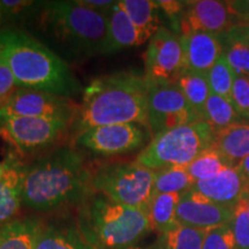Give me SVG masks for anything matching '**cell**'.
I'll list each match as a JSON object with an SVG mask.
<instances>
[{
    "mask_svg": "<svg viewBox=\"0 0 249 249\" xmlns=\"http://www.w3.org/2000/svg\"><path fill=\"white\" fill-rule=\"evenodd\" d=\"M230 166L216 148L210 147L200 154L191 164L187 165V171L195 182L213 178Z\"/></svg>",
    "mask_w": 249,
    "mask_h": 249,
    "instance_id": "cell-29",
    "label": "cell"
},
{
    "mask_svg": "<svg viewBox=\"0 0 249 249\" xmlns=\"http://www.w3.org/2000/svg\"><path fill=\"white\" fill-rule=\"evenodd\" d=\"M40 230L36 220H12L0 226V249H35Z\"/></svg>",
    "mask_w": 249,
    "mask_h": 249,
    "instance_id": "cell-22",
    "label": "cell"
},
{
    "mask_svg": "<svg viewBox=\"0 0 249 249\" xmlns=\"http://www.w3.org/2000/svg\"><path fill=\"white\" fill-rule=\"evenodd\" d=\"M127 249H149V248H142V247H139V246H133V247H129Z\"/></svg>",
    "mask_w": 249,
    "mask_h": 249,
    "instance_id": "cell-43",
    "label": "cell"
},
{
    "mask_svg": "<svg viewBox=\"0 0 249 249\" xmlns=\"http://www.w3.org/2000/svg\"><path fill=\"white\" fill-rule=\"evenodd\" d=\"M158 8L165 14L172 24L174 33L179 35L180 28V18H181L182 12L186 7V1H180V0H160L156 1Z\"/></svg>",
    "mask_w": 249,
    "mask_h": 249,
    "instance_id": "cell-36",
    "label": "cell"
},
{
    "mask_svg": "<svg viewBox=\"0 0 249 249\" xmlns=\"http://www.w3.org/2000/svg\"><path fill=\"white\" fill-rule=\"evenodd\" d=\"M203 120L214 130L227 128L233 124H247L239 116L231 101L214 93H211L208 98Z\"/></svg>",
    "mask_w": 249,
    "mask_h": 249,
    "instance_id": "cell-27",
    "label": "cell"
},
{
    "mask_svg": "<svg viewBox=\"0 0 249 249\" xmlns=\"http://www.w3.org/2000/svg\"><path fill=\"white\" fill-rule=\"evenodd\" d=\"M79 107L70 98L28 88H18L7 104L0 108V118H52L70 123L75 119Z\"/></svg>",
    "mask_w": 249,
    "mask_h": 249,
    "instance_id": "cell-12",
    "label": "cell"
},
{
    "mask_svg": "<svg viewBox=\"0 0 249 249\" xmlns=\"http://www.w3.org/2000/svg\"><path fill=\"white\" fill-rule=\"evenodd\" d=\"M155 171L138 161L105 165L92 174V188L117 203L149 211Z\"/></svg>",
    "mask_w": 249,
    "mask_h": 249,
    "instance_id": "cell-7",
    "label": "cell"
},
{
    "mask_svg": "<svg viewBox=\"0 0 249 249\" xmlns=\"http://www.w3.org/2000/svg\"><path fill=\"white\" fill-rule=\"evenodd\" d=\"M202 249H235L231 223L208 230Z\"/></svg>",
    "mask_w": 249,
    "mask_h": 249,
    "instance_id": "cell-32",
    "label": "cell"
},
{
    "mask_svg": "<svg viewBox=\"0 0 249 249\" xmlns=\"http://www.w3.org/2000/svg\"><path fill=\"white\" fill-rule=\"evenodd\" d=\"M176 83L196 116L200 118V120H203L205 105L211 95L207 75L183 71Z\"/></svg>",
    "mask_w": 249,
    "mask_h": 249,
    "instance_id": "cell-25",
    "label": "cell"
},
{
    "mask_svg": "<svg viewBox=\"0 0 249 249\" xmlns=\"http://www.w3.org/2000/svg\"><path fill=\"white\" fill-rule=\"evenodd\" d=\"M147 132L138 124L93 127L79 133L76 143L93 155L111 157L126 155L144 145Z\"/></svg>",
    "mask_w": 249,
    "mask_h": 249,
    "instance_id": "cell-11",
    "label": "cell"
},
{
    "mask_svg": "<svg viewBox=\"0 0 249 249\" xmlns=\"http://www.w3.org/2000/svg\"><path fill=\"white\" fill-rule=\"evenodd\" d=\"M0 55L11 68L18 88L66 98L81 91V85L66 62L22 30H0Z\"/></svg>",
    "mask_w": 249,
    "mask_h": 249,
    "instance_id": "cell-3",
    "label": "cell"
},
{
    "mask_svg": "<svg viewBox=\"0 0 249 249\" xmlns=\"http://www.w3.org/2000/svg\"><path fill=\"white\" fill-rule=\"evenodd\" d=\"M5 18H4V14H2V9H1V6H0V27L2 26V23H4Z\"/></svg>",
    "mask_w": 249,
    "mask_h": 249,
    "instance_id": "cell-42",
    "label": "cell"
},
{
    "mask_svg": "<svg viewBox=\"0 0 249 249\" xmlns=\"http://www.w3.org/2000/svg\"><path fill=\"white\" fill-rule=\"evenodd\" d=\"M223 55L236 76L249 77V43L239 33L236 26L219 35Z\"/></svg>",
    "mask_w": 249,
    "mask_h": 249,
    "instance_id": "cell-24",
    "label": "cell"
},
{
    "mask_svg": "<svg viewBox=\"0 0 249 249\" xmlns=\"http://www.w3.org/2000/svg\"><path fill=\"white\" fill-rule=\"evenodd\" d=\"M24 167L15 161L7 163L0 178V226L11 223L22 204Z\"/></svg>",
    "mask_w": 249,
    "mask_h": 249,
    "instance_id": "cell-18",
    "label": "cell"
},
{
    "mask_svg": "<svg viewBox=\"0 0 249 249\" xmlns=\"http://www.w3.org/2000/svg\"><path fill=\"white\" fill-rule=\"evenodd\" d=\"M18 89L17 80L11 68L0 55V108L7 104Z\"/></svg>",
    "mask_w": 249,
    "mask_h": 249,
    "instance_id": "cell-35",
    "label": "cell"
},
{
    "mask_svg": "<svg viewBox=\"0 0 249 249\" xmlns=\"http://www.w3.org/2000/svg\"><path fill=\"white\" fill-rule=\"evenodd\" d=\"M234 208H227L208 200L194 189L183 193L177 209V219L181 225L208 230L231 223Z\"/></svg>",
    "mask_w": 249,
    "mask_h": 249,
    "instance_id": "cell-14",
    "label": "cell"
},
{
    "mask_svg": "<svg viewBox=\"0 0 249 249\" xmlns=\"http://www.w3.org/2000/svg\"><path fill=\"white\" fill-rule=\"evenodd\" d=\"M119 124L148 128V83L134 71H118L92 81L76 117L77 130Z\"/></svg>",
    "mask_w": 249,
    "mask_h": 249,
    "instance_id": "cell-2",
    "label": "cell"
},
{
    "mask_svg": "<svg viewBox=\"0 0 249 249\" xmlns=\"http://www.w3.org/2000/svg\"><path fill=\"white\" fill-rule=\"evenodd\" d=\"M236 28H238L239 33L241 34V36L249 43V23L236 24Z\"/></svg>",
    "mask_w": 249,
    "mask_h": 249,
    "instance_id": "cell-40",
    "label": "cell"
},
{
    "mask_svg": "<svg viewBox=\"0 0 249 249\" xmlns=\"http://www.w3.org/2000/svg\"><path fill=\"white\" fill-rule=\"evenodd\" d=\"M181 195L179 193H167L152 196L149 205V217L152 230L163 234L179 225L177 219V209Z\"/></svg>",
    "mask_w": 249,
    "mask_h": 249,
    "instance_id": "cell-23",
    "label": "cell"
},
{
    "mask_svg": "<svg viewBox=\"0 0 249 249\" xmlns=\"http://www.w3.org/2000/svg\"><path fill=\"white\" fill-rule=\"evenodd\" d=\"M231 102L242 120L249 124V77H235Z\"/></svg>",
    "mask_w": 249,
    "mask_h": 249,
    "instance_id": "cell-33",
    "label": "cell"
},
{
    "mask_svg": "<svg viewBox=\"0 0 249 249\" xmlns=\"http://www.w3.org/2000/svg\"><path fill=\"white\" fill-rule=\"evenodd\" d=\"M240 23L229 11L225 1H186L180 18L179 36L191 33H208L219 36Z\"/></svg>",
    "mask_w": 249,
    "mask_h": 249,
    "instance_id": "cell-13",
    "label": "cell"
},
{
    "mask_svg": "<svg viewBox=\"0 0 249 249\" xmlns=\"http://www.w3.org/2000/svg\"><path fill=\"white\" fill-rule=\"evenodd\" d=\"M214 130L207 121L177 127L152 138L136 161L157 171L169 166H187L208 148L213 147Z\"/></svg>",
    "mask_w": 249,
    "mask_h": 249,
    "instance_id": "cell-6",
    "label": "cell"
},
{
    "mask_svg": "<svg viewBox=\"0 0 249 249\" xmlns=\"http://www.w3.org/2000/svg\"><path fill=\"white\" fill-rule=\"evenodd\" d=\"M205 234V230L179 224L170 231L160 234L158 241L149 249H202Z\"/></svg>",
    "mask_w": 249,
    "mask_h": 249,
    "instance_id": "cell-26",
    "label": "cell"
},
{
    "mask_svg": "<svg viewBox=\"0 0 249 249\" xmlns=\"http://www.w3.org/2000/svg\"><path fill=\"white\" fill-rule=\"evenodd\" d=\"M147 42L144 36L138 28L134 26L119 4L113 6L108 12V33L105 54L119 52L124 49L141 45Z\"/></svg>",
    "mask_w": 249,
    "mask_h": 249,
    "instance_id": "cell-17",
    "label": "cell"
},
{
    "mask_svg": "<svg viewBox=\"0 0 249 249\" xmlns=\"http://www.w3.org/2000/svg\"><path fill=\"white\" fill-rule=\"evenodd\" d=\"M55 33L77 55L105 54L108 13L81 5L79 1L44 2Z\"/></svg>",
    "mask_w": 249,
    "mask_h": 249,
    "instance_id": "cell-5",
    "label": "cell"
},
{
    "mask_svg": "<svg viewBox=\"0 0 249 249\" xmlns=\"http://www.w3.org/2000/svg\"><path fill=\"white\" fill-rule=\"evenodd\" d=\"M236 75L234 71L226 61L224 55H222L213 67L207 73V80L209 83L211 93L222 96V97L232 99L233 86H234Z\"/></svg>",
    "mask_w": 249,
    "mask_h": 249,
    "instance_id": "cell-30",
    "label": "cell"
},
{
    "mask_svg": "<svg viewBox=\"0 0 249 249\" xmlns=\"http://www.w3.org/2000/svg\"><path fill=\"white\" fill-rule=\"evenodd\" d=\"M92 174L80 151L57 149L24 167L22 203L42 213L79 203L91 196Z\"/></svg>",
    "mask_w": 249,
    "mask_h": 249,
    "instance_id": "cell-1",
    "label": "cell"
},
{
    "mask_svg": "<svg viewBox=\"0 0 249 249\" xmlns=\"http://www.w3.org/2000/svg\"><path fill=\"white\" fill-rule=\"evenodd\" d=\"M231 226L235 249H249V208L246 195L235 204Z\"/></svg>",
    "mask_w": 249,
    "mask_h": 249,
    "instance_id": "cell-31",
    "label": "cell"
},
{
    "mask_svg": "<svg viewBox=\"0 0 249 249\" xmlns=\"http://www.w3.org/2000/svg\"><path fill=\"white\" fill-rule=\"evenodd\" d=\"M179 37L183 51V71L207 75L223 55V44L218 35L191 33Z\"/></svg>",
    "mask_w": 249,
    "mask_h": 249,
    "instance_id": "cell-15",
    "label": "cell"
},
{
    "mask_svg": "<svg viewBox=\"0 0 249 249\" xmlns=\"http://www.w3.org/2000/svg\"><path fill=\"white\" fill-rule=\"evenodd\" d=\"M71 123L37 117L0 118V135L21 152H33L54 144Z\"/></svg>",
    "mask_w": 249,
    "mask_h": 249,
    "instance_id": "cell-9",
    "label": "cell"
},
{
    "mask_svg": "<svg viewBox=\"0 0 249 249\" xmlns=\"http://www.w3.org/2000/svg\"><path fill=\"white\" fill-rule=\"evenodd\" d=\"M148 83H176L183 71V51L179 35L161 26L149 40L144 57Z\"/></svg>",
    "mask_w": 249,
    "mask_h": 249,
    "instance_id": "cell-10",
    "label": "cell"
},
{
    "mask_svg": "<svg viewBox=\"0 0 249 249\" xmlns=\"http://www.w3.org/2000/svg\"><path fill=\"white\" fill-rule=\"evenodd\" d=\"M192 189L205 196L213 203L232 209L240 198L249 193L239 171L233 166L225 167L213 178L195 182Z\"/></svg>",
    "mask_w": 249,
    "mask_h": 249,
    "instance_id": "cell-16",
    "label": "cell"
},
{
    "mask_svg": "<svg viewBox=\"0 0 249 249\" xmlns=\"http://www.w3.org/2000/svg\"><path fill=\"white\" fill-rule=\"evenodd\" d=\"M120 8L128 15L130 21L141 31L145 39L155 35L160 26V8L151 0H121L118 1Z\"/></svg>",
    "mask_w": 249,
    "mask_h": 249,
    "instance_id": "cell-21",
    "label": "cell"
},
{
    "mask_svg": "<svg viewBox=\"0 0 249 249\" xmlns=\"http://www.w3.org/2000/svg\"><path fill=\"white\" fill-rule=\"evenodd\" d=\"M236 170L239 171V173H240L242 179H244L246 186H247L249 189V156L248 157H246L245 160H242L238 166H236Z\"/></svg>",
    "mask_w": 249,
    "mask_h": 249,
    "instance_id": "cell-39",
    "label": "cell"
},
{
    "mask_svg": "<svg viewBox=\"0 0 249 249\" xmlns=\"http://www.w3.org/2000/svg\"><path fill=\"white\" fill-rule=\"evenodd\" d=\"M198 120L177 83H148V129L152 138Z\"/></svg>",
    "mask_w": 249,
    "mask_h": 249,
    "instance_id": "cell-8",
    "label": "cell"
},
{
    "mask_svg": "<svg viewBox=\"0 0 249 249\" xmlns=\"http://www.w3.org/2000/svg\"><path fill=\"white\" fill-rule=\"evenodd\" d=\"M195 181L187 171V166H169L155 171L154 195L189 191Z\"/></svg>",
    "mask_w": 249,
    "mask_h": 249,
    "instance_id": "cell-28",
    "label": "cell"
},
{
    "mask_svg": "<svg viewBox=\"0 0 249 249\" xmlns=\"http://www.w3.org/2000/svg\"><path fill=\"white\" fill-rule=\"evenodd\" d=\"M35 249H97L81 230L74 227L48 226L40 230Z\"/></svg>",
    "mask_w": 249,
    "mask_h": 249,
    "instance_id": "cell-20",
    "label": "cell"
},
{
    "mask_svg": "<svg viewBox=\"0 0 249 249\" xmlns=\"http://www.w3.org/2000/svg\"><path fill=\"white\" fill-rule=\"evenodd\" d=\"M81 231L97 249H127L151 231L149 211L113 202L101 193L90 196Z\"/></svg>",
    "mask_w": 249,
    "mask_h": 249,
    "instance_id": "cell-4",
    "label": "cell"
},
{
    "mask_svg": "<svg viewBox=\"0 0 249 249\" xmlns=\"http://www.w3.org/2000/svg\"><path fill=\"white\" fill-rule=\"evenodd\" d=\"M230 166L236 167L249 156V124H238L216 130L213 144Z\"/></svg>",
    "mask_w": 249,
    "mask_h": 249,
    "instance_id": "cell-19",
    "label": "cell"
},
{
    "mask_svg": "<svg viewBox=\"0 0 249 249\" xmlns=\"http://www.w3.org/2000/svg\"><path fill=\"white\" fill-rule=\"evenodd\" d=\"M246 197H247V201H248V208H249V193L247 195H246Z\"/></svg>",
    "mask_w": 249,
    "mask_h": 249,
    "instance_id": "cell-44",
    "label": "cell"
},
{
    "mask_svg": "<svg viewBox=\"0 0 249 249\" xmlns=\"http://www.w3.org/2000/svg\"><path fill=\"white\" fill-rule=\"evenodd\" d=\"M43 2L31 1V0H1L2 14L6 20H15V18H22L26 15L35 12L38 6H42Z\"/></svg>",
    "mask_w": 249,
    "mask_h": 249,
    "instance_id": "cell-34",
    "label": "cell"
},
{
    "mask_svg": "<svg viewBox=\"0 0 249 249\" xmlns=\"http://www.w3.org/2000/svg\"><path fill=\"white\" fill-rule=\"evenodd\" d=\"M225 2L236 20L241 23H249V0H232Z\"/></svg>",
    "mask_w": 249,
    "mask_h": 249,
    "instance_id": "cell-37",
    "label": "cell"
},
{
    "mask_svg": "<svg viewBox=\"0 0 249 249\" xmlns=\"http://www.w3.org/2000/svg\"><path fill=\"white\" fill-rule=\"evenodd\" d=\"M77 1L81 5L105 14H107L113 8V6L117 4V1H111V0H77Z\"/></svg>",
    "mask_w": 249,
    "mask_h": 249,
    "instance_id": "cell-38",
    "label": "cell"
},
{
    "mask_svg": "<svg viewBox=\"0 0 249 249\" xmlns=\"http://www.w3.org/2000/svg\"><path fill=\"white\" fill-rule=\"evenodd\" d=\"M6 167H7V163H0V178H1V176L4 174Z\"/></svg>",
    "mask_w": 249,
    "mask_h": 249,
    "instance_id": "cell-41",
    "label": "cell"
}]
</instances>
